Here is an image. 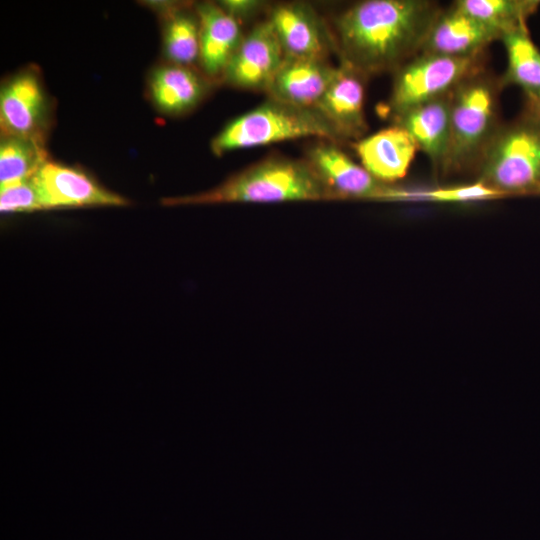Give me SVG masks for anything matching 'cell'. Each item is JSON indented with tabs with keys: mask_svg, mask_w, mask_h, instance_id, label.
I'll list each match as a JSON object with an SVG mask.
<instances>
[{
	"mask_svg": "<svg viewBox=\"0 0 540 540\" xmlns=\"http://www.w3.org/2000/svg\"><path fill=\"white\" fill-rule=\"evenodd\" d=\"M46 99L38 77L23 72L1 89L0 122L4 136L43 141Z\"/></svg>",
	"mask_w": 540,
	"mask_h": 540,
	"instance_id": "cell-12",
	"label": "cell"
},
{
	"mask_svg": "<svg viewBox=\"0 0 540 540\" xmlns=\"http://www.w3.org/2000/svg\"><path fill=\"white\" fill-rule=\"evenodd\" d=\"M32 180L44 209L127 204L124 198L101 187L85 173L48 160Z\"/></svg>",
	"mask_w": 540,
	"mask_h": 540,
	"instance_id": "cell-9",
	"label": "cell"
},
{
	"mask_svg": "<svg viewBox=\"0 0 540 540\" xmlns=\"http://www.w3.org/2000/svg\"><path fill=\"white\" fill-rule=\"evenodd\" d=\"M284 58L275 29L268 19L244 36L223 78L237 88L266 91Z\"/></svg>",
	"mask_w": 540,
	"mask_h": 540,
	"instance_id": "cell-7",
	"label": "cell"
},
{
	"mask_svg": "<svg viewBox=\"0 0 540 540\" xmlns=\"http://www.w3.org/2000/svg\"><path fill=\"white\" fill-rule=\"evenodd\" d=\"M200 23V61L210 77L224 72L244 36L239 21L219 5L203 3L197 7Z\"/></svg>",
	"mask_w": 540,
	"mask_h": 540,
	"instance_id": "cell-17",
	"label": "cell"
},
{
	"mask_svg": "<svg viewBox=\"0 0 540 540\" xmlns=\"http://www.w3.org/2000/svg\"><path fill=\"white\" fill-rule=\"evenodd\" d=\"M150 89L160 109L178 114L193 108L202 99L205 83L187 66L172 64L154 72Z\"/></svg>",
	"mask_w": 540,
	"mask_h": 540,
	"instance_id": "cell-18",
	"label": "cell"
},
{
	"mask_svg": "<svg viewBox=\"0 0 540 540\" xmlns=\"http://www.w3.org/2000/svg\"><path fill=\"white\" fill-rule=\"evenodd\" d=\"M498 85L500 82L495 84L480 72L454 89L449 146L440 170L444 176L477 171L500 127L497 123Z\"/></svg>",
	"mask_w": 540,
	"mask_h": 540,
	"instance_id": "cell-3",
	"label": "cell"
},
{
	"mask_svg": "<svg viewBox=\"0 0 540 540\" xmlns=\"http://www.w3.org/2000/svg\"><path fill=\"white\" fill-rule=\"evenodd\" d=\"M0 187L1 212H33L44 209L32 178Z\"/></svg>",
	"mask_w": 540,
	"mask_h": 540,
	"instance_id": "cell-24",
	"label": "cell"
},
{
	"mask_svg": "<svg viewBox=\"0 0 540 540\" xmlns=\"http://www.w3.org/2000/svg\"><path fill=\"white\" fill-rule=\"evenodd\" d=\"M500 38L499 32L452 5L438 15L420 53L450 57L476 56Z\"/></svg>",
	"mask_w": 540,
	"mask_h": 540,
	"instance_id": "cell-13",
	"label": "cell"
},
{
	"mask_svg": "<svg viewBox=\"0 0 540 540\" xmlns=\"http://www.w3.org/2000/svg\"><path fill=\"white\" fill-rule=\"evenodd\" d=\"M454 91V90H453ZM453 91L422 103L395 118L440 172L449 146Z\"/></svg>",
	"mask_w": 540,
	"mask_h": 540,
	"instance_id": "cell-16",
	"label": "cell"
},
{
	"mask_svg": "<svg viewBox=\"0 0 540 540\" xmlns=\"http://www.w3.org/2000/svg\"><path fill=\"white\" fill-rule=\"evenodd\" d=\"M539 5L538 0H458L453 4L458 10L499 32L501 37L527 28L528 18Z\"/></svg>",
	"mask_w": 540,
	"mask_h": 540,
	"instance_id": "cell-20",
	"label": "cell"
},
{
	"mask_svg": "<svg viewBox=\"0 0 540 540\" xmlns=\"http://www.w3.org/2000/svg\"><path fill=\"white\" fill-rule=\"evenodd\" d=\"M336 71L326 60L285 57L266 92L276 101L313 109Z\"/></svg>",
	"mask_w": 540,
	"mask_h": 540,
	"instance_id": "cell-14",
	"label": "cell"
},
{
	"mask_svg": "<svg viewBox=\"0 0 540 540\" xmlns=\"http://www.w3.org/2000/svg\"><path fill=\"white\" fill-rule=\"evenodd\" d=\"M318 137L341 141L330 125L314 110L269 98L262 105L230 122L212 141V151L225 152L293 140Z\"/></svg>",
	"mask_w": 540,
	"mask_h": 540,
	"instance_id": "cell-5",
	"label": "cell"
},
{
	"mask_svg": "<svg viewBox=\"0 0 540 540\" xmlns=\"http://www.w3.org/2000/svg\"><path fill=\"white\" fill-rule=\"evenodd\" d=\"M46 161L43 141L4 136L0 145V186L32 178Z\"/></svg>",
	"mask_w": 540,
	"mask_h": 540,
	"instance_id": "cell-21",
	"label": "cell"
},
{
	"mask_svg": "<svg viewBox=\"0 0 540 540\" xmlns=\"http://www.w3.org/2000/svg\"><path fill=\"white\" fill-rule=\"evenodd\" d=\"M262 5V2L256 0H226L219 4L224 11L237 20L253 15Z\"/></svg>",
	"mask_w": 540,
	"mask_h": 540,
	"instance_id": "cell-25",
	"label": "cell"
},
{
	"mask_svg": "<svg viewBox=\"0 0 540 540\" xmlns=\"http://www.w3.org/2000/svg\"><path fill=\"white\" fill-rule=\"evenodd\" d=\"M355 148L362 166L386 184L405 177L418 150L411 135L396 124L360 139Z\"/></svg>",
	"mask_w": 540,
	"mask_h": 540,
	"instance_id": "cell-15",
	"label": "cell"
},
{
	"mask_svg": "<svg viewBox=\"0 0 540 540\" xmlns=\"http://www.w3.org/2000/svg\"><path fill=\"white\" fill-rule=\"evenodd\" d=\"M363 82L362 75L340 64L327 90L313 108L341 141L360 140L367 130Z\"/></svg>",
	"mask_w": 540,
	"mask_h": 540,
	"instance_id": "cell-11",
	"label": "cell"
},
{
	"mask_svg": "<svg viewBox=\"0 0 540 540\" xmlns=\"http://www.w3.org/2000/svg\"><path fill=\"white\" fill-rule=\"evenodd\" d=\"M502 197L505 195L477 181L467 185L431 190H409L393 186L389 201L471 202Z\"/></svg>",
	"mask_w": 540,
	"mask_h": 540,
	"instance_id": "cell-23",
	"label": "cell"
},
{
	"mask_svg": "<svg viewBox=\"0 0 540 540\" xmlns=\"http://www.w3.org/2000/svg\"><path fill=\"white\" fill-rule=\"evenodd\" d=\"M327 200L334 198L306 160L273 157L250 166L211 190L196 195L166 198L163 204Z\"/></svg>",
	"mask_w": 540,
	"mask_h": 540,
	"instance_id": "cell-2",
	"label": "cell"
},
{
	"mask_svg": "<svg viewBox=\"0 0 540 540\" xmlns=\"http://www.w3.org/2000/svg\"><path fill=\"white\" fill-rule=\"evenodd\" d=\"M540 124V95H526L525 113Z\"/></svg>",
	"mask_w": 540,
	"mask_h": 540,
	"instance_id": "cell-26",
	"label": "cell"
},
{
	"mask_svg": "<svg viewBox=\"0 0 540 540\" xmlns=\"http://www.w3.org/2000/svg\"><path fill=\"white\" fill-rule=\"evenodd\" d=\"M508 65L500 85L514 84L526 95H540V51L531 40L528 28L502 35Z\"/></svg>",
	"mask_w": 540,
	"mask_h": 540,
	"instance_id": "cell-19",
	"label": "cell"
},
{
	"mask_svg": "<svg viewBox=\"0 0 540 540\" xmlns=\"http://www.w3.org/2000/svg\"><path fill=\"white\" fill-rule=\"evenodd\" d=\"M165 12H168L165 53L173 64L187 66L200 56L199 19L173 6Z\"/></svg>",
	"mask_w": 540,
	"mask_h": 540,
	"instance_id": "cell-22",
	"label": "cell"
},
{
	"mask_svg": "<svg viewBox=\"0 0 540 540\" xmlns=\"http://www.w3.org/2000/svg\"><path fill=\"white\" fill-rule=\"evenodd\" d=\"M476 172L477 181L505 197L540 194V124L524 114L500 126Z\"/></svg>",
	"mask_w": 540,
	"mask_h": 540,
	"instance_id": "cell-4",
	"label": "cell"
},
{
	"mask_svg": "<svg viewBox=\"0 0 540 540\" xmlns=\"http://www.w3.org/2000/svg\"><path fill=\"white\" fill-rule=\"evenodd\" d=\"M271 21L285 57L325 60L334 39L317 13L303 3L274 7Z\"/></svg>",
	"mask_w": 540,
	"mask_h": 540,
	"instance_id": "cell-10",
	"label": "cell"
},
{
	"mask_svg": "<svg viewBox=\"0 0 540 540\" xmlns=\"http://www.w3.org/2000/svg\"><path fill=\"white\" fill-rule=\"evenodd\" d=\"M481 55L450 57L419 53L395 71L386 110L395 119L406 111L453 91L481 72Z\"/></svg>",
	"mask_w": 540,
	"mask_h": 540,
	"instance_id": "cell-6",
	"label": "cell"
},
{
	"mask_svg": "<svg viewBox=\"0 0 540 540\" xmlns=\"http://www.w3.org/2000/svg\"><path fill=\"white\" fill-rule=\"evenodd\" d=\"M306 161L334 200L384 201L387 189L391 185L377 180L333 142L319 143L311 147Z\"/></svg>",
	"mask_w": 540,
	"mask_h": 540,
	"instance_id": "cell-8",
	"label": "cell"
},
{
	"mask_svg": "<svg viewBox=\"0 0 540 540\" xmlns=\"http://www.w3.org/2000/svg\"><path fill=\"white\" fill-rule=\"evenodd\" d=\"M439 5L426 0H366L335 20V47L341 64L364 78L396 71L417 56Z\"/></svg>",
	"mask_w": 540,
	"mask_h": 540,
	"instance_id": "cell-1",
	"label": "cell"
}]
</instances>
